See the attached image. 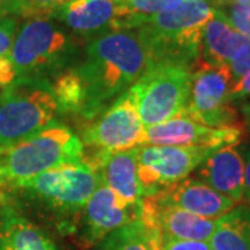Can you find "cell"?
Segmentation results:
<instances>
[{
	"mask_svg": "<svg viewBox=\"0 0 250 250\" xmlns=\"http://www.w3.org/2000/svg\"><path fill=\"white\" fill-rule=\"evenodd\" d=\"M138 29H118L93 38L77 67L85 86L82 117L95 120L129 89L150 65Z\"/></svg>",
	"mask_w": 250,
	"mask_h": 250,
	"instance_id": "cell-1",
	"label": "cell"
},
{
	"mask_svg": "<svg viewBox=\"0 0 250 250\" xmlns=\"http://www.w3.org/2000/svg\"><path fill=\"white\" fill-rule=\"evenodd\" d=\"M214 0H179L177 4L136 28L152 62H174L193 70L200 57V42Z\"/></svg>",
	"mask_w": 250,
	"mask_h": 250,
	"instance_id": "cell-2",
	"label": "cell"
},
{
	"mask_svg": "<svg viewBox=\"0 0 250 250\" xmlns=\"http://www.w3.org/2000/svg\"><path fill=\"white\" fill-rule=\"evenodd\" d=\"M83 159V143L67 125L53 121L42 131L0 146V188H13L67 163Z\"/></svg>",
	"mask_w": 250,
	"mask_h": 250,
	"instance_id": "cell-3",
	"label": "cell"
},
{
	"mask_svg": "<svg viewBox=\"0 0 250 250\" xmlns=\"http://www.w3.org/2000/svg\"><path fill=\"white\" fill-rule=\"evenodd\" d=\"M78 53V41L53 18H27L11 46L17 78H47L68 68Z\"/></svg>",
	"mask_w": 250,
	"mask_h": 250,
	"instance_id": "cell-4",
	"label": "cell"
},
{
	"mask_svg": "<svg viewBox=\"0 0 250 250\" xmlns=\"http://www.w3.org/2000/svg\"><path fill=\"white\" fill-rule=\"evenodd\" d=\"M59 113L50 80L16 78L1 88L0 146H9L35 135Z\"/></svg>",
	"mask_w": 250,
	"mask_h": 250,
	"instance_id": "cell-5",
	"label": "cell"
},
{
	"mask_svg": "<svg viewBox=\"0 0 250 250\" xmlns=\"http://www.w3.org/2000/svg\"><path fill=\"white\" fill-rule=\"evenodd\" d=\"M192 70L174 62H150L129 88L145 128L185 111L190 95Z\"/></svg>",
	"mask_w": 250,
	"mask_h": 250,
	"instance_id": "cell-6",
	"label": "cell"
},
{
	"mask_svg": "<svg viewBox=\"0 0 250 250\" xmlns=\"http://www.w3.org/2000/svg\"><path fill=\"white\" fill-rule=\"evenodd\" d=\"M102 184L90 159L67 163L45 171L13 188L27 193L34 200L60 214L81 213L83 206Z\"/></svg>",
	"mask_w": 250,
	"mask_h": 250,
	"instance_id": "cell-7",
	"label": "cell"
},
{
	"mask_svg": "<svg viewBox=\"0 0 250 250\" xmlns=\"http://www.w3.org/2000/svg\"><path fill=\"white\" fill-rule=\"evenodd\" d=\"M231 88L229 65L197 62L192 70L189 102L182 114L210 128L239 124Z\"/></svg>",
	"mask_w": 250,
	"mask_h": 250,
	"instance_id": "cell-8",
	"label": "cell"
},
{
	"mask_svg": "<svg viewBox=\"0 0 250 250\" xmlns=\"http://www.w3.org/2000/svg\"><path fill=\"white\" fill-rule=\"evenodd\" d=\"M214 150L205 146H138V179L143 196L188 178Z\"/></svg>",
	"mask_w": 250,
	"mask_h": 250,
	"instance_id": "cell-9",
	"label": "cell"
},
{
	"mask_svg": "<svg viewBox=\"0 0 250 250\" xmlns=\"http://www.w3.org/2000/svg\"><path fill=\"white\" fill-rule=\"evenodd\" d=\"M92 121L82 131L83 145L107 152L142 146L145 125L129 89Z\"/></svg>",
	"mask_w": 250,
	"mask_h": 250,
	"instance_id": "cell-10",
	"label": "cell"
},
{
	"mask_svg": "<svg viewBox=\"0 0 250 250\" xmlns=\"http://www.w3.org/2000/svg\"><path fill=\"white\" fill-rule=\"evenodd\" d=\"M246 132L241 124L210 128L179 114L164 123L146 126L142 146H205L220 149L241 143Z\"/></svg>",
	"mask_w": 250,
	"mask_h": 250,
	"instance_id": "cell-11",
	"label": "cell"
},
{
	"mask_svg": "<svg viewBox=\"0 0 250 250\" xmlns=\"http://www.w3.org/2000/svg\"><path fill=\"white\" fill-rule=\"evenodd\" d=\"M141 205H128L103 182L83 206L82 228L86 243L102 242L116 229L132 223L141 217Z\"/></svg>",
	"mask_w": 250,
	"mask_h": 250,
	"instance_id": "cell-12",
	"label": "cell"
},
{
	"mask_svg": "<svg viewBox=\"0 0 250 250\" xmlns=\"http://www.w3.org/2000/svg\"><path fill=\"white\" fill-rule=\"evenodd\" d=\"M50 18L88 41L123 29L124 20L117 0H72L56 10Z\"/></svg>",
	"mask_w": 250,
	"mask_h": 250,
	"instance_id": "cell-13",
	"label": "cell"
},
{
	"mask_svg": "<svg viewBox=\"0 0 250 250\" xmlns=\"http://www.w3.org/2000/svg\"><path fill=\"white\" fill-rule=\"evenodd\" d=\"M152 196L163 205L211 220H218L236 206L229 197L224 196L197 178L182 179Z\"/></svg>",
	"mask_w": 250,
	"mask_h": 250,
	"instance_id": "cell-14",
	"label": "cell"
},
{
	"mask_svg": "<svg viewBox=\"0 0 250 250\" xmlns=\"http://www.w3.org/2000/svg\"><path fill=\"white\" fill-rule=\"evenodd\" d=\"M141 214L149 217L157 225L163 236L184 241L208 242L217 224V220L163 205L154 196L143 197Z\"/></svg>",
	"mask_w": 250,
	"mask_h": 250,
	"instance_id": "cell-15",
	"label": "cell"
},
{
	"mask_svg": "<svg viewBox=\"0 0 250 250\" xmlns=\"http://www.w3.org/2000/svg\"><path fill=\"white\" fill-rule=\"evenodd\" d=\"M197 179L229 197L236 205L243 197L245 161L238 145H228L217 149L206 157L196 168Z\"/></svg>",
	"mask_w": 250,
	"mask_h": 250,
	"instance_id": "cell-16",
	"label": "cell"
},
{
	"mask_svg": "<svg viewBox=\"0 0 250 250\" xmlns=\"http://www.w3.org/2000/svg\"><path fill=\"white\" fill-rule=\"evenodd\" d=\"M102 182L128 205H141L143 192L138 179L136 147L120 152L96 150L90 157Z\"/></svg>",
	"mask_w": 250,
	"mask_h": 250,
	"instance_id": "cell-17",
	"label": "cell"
},
{
	"mask_svg": "<svg viewBox=\"0 0 250 250\" xmlns=\"http://www.w3.org/2000/svg\"><path fill=\"white\" fill-rule=\"evenodd\" d=\"M249 45L250 38L238 32L223 11L214 6L213 14L203 29L199 62L229 65Z\"/></svg>",
	"mask_w": 250,
	"mask_h": 250,
	"instance_id": "cell-18",
	"label": "cell"
},
{
	"mask_svg": "<svg viewBox=\"0 0 250 250\" xmlns=\"http://www.w3.org/2000/svg\"><path fill=\"white\" fill-rule=\"evenodd\" d=\"M0 250H59L38 225L6 205L0 208Z\"/></svg>",
	"mask_w": 250,
	"mask_h": 250,
	"instance_id": "cell-19",
	"label": "cell"
},
{
	"mask_svg": "<svg viewBox=\"0 0 250 250\" xmlns=\"http://www.w3.org/2000/svg\"><path fill=\"white\" fill-rule=\"evenodd\" d=\"M99 243V250H163V235L150 218L141 214Z\"/></svg>",
	"mask_w": 250,
	"mask_h": 250,
	"instance_id": "cell-20",
	"label": "cell"
},
{
	"mask_svg": "<svg viewBox=\"0 0 250 250\" xmlns=\"http://www.w3.org/2000/svg\"><path fill=\"white\" fill-rule=\"evenodd\" d=\"M208 245L211 250H250V207L236 205L220 217Z\"/></svg>",
	"mask_w": 250,
	"mask_h": 250,
	"instance_id": "cell-21",
	"label": "cell"
},
{
	"mask_svg": "<svg viewBox=\"0 0 250 250\" xmlns=\"http://www.w3.org/2000/svg\"><path fill=\"white\" fill-rule=\"evenodd\" d=\"M60 114L82 116L85 106V86L77 67H68L50 80Z\"/></svg>",
	"mask_w": 250,
	"mask_h": 250,
	"instance_id": "cell-22",
	"label": "cell"
},
{
	"mask_svg": "<svg viewBox=\"0 0 250 250\" xmlns=\"http://www.w3.org/2000/svg\"><path fill=\"white\" fill-rule=\"evenodd\" d=\"M123 11V29H136L179 0H117Z\"/></svg>",
	"mask_w": 250,
	"mask_h": 250,
	"instance_id": "cell-23",
	"label": "cell"
},
{
	"mask_svg": "<svg viewBox=\"0 0 250 250\" xmlns=\"http://www.w3.org/2000/svg\"><path fill=\"white\" fill-rule=\"evenodd\" d=\"M18 27L20 22L14 16L0 18V88L7 86L17 78L10 59V52Z\"/></svg>",
	"mask_w": 250,
	"mask_h": 250,
	"instance_id": "cell-24",
	"label": "cell"
},
{
	"mask_svg": "<svg viewBox=\"0 0 250 250\" xmlns=\"http://www.w3.org/2000/svg\"><path fill=\"white\" fill-rule=\"evenodd\" d=\"M215 9L223 11L224 16L229 21L238 32L250 38V3H233L228 0L214 1Z\"/></svg>",
	"mask_w": 250,
	"mask_h": 250,
	"instance_id": "cell-25",
	"label": "cell"
},
{
	"mask_svg": "<svg viewBox=\"0 0 250 250\" xmlns=\"http://www.w3.org/2000/svg\"><path fill=\"white\" fill-rule=\"evenodd\" d=\"M72 0H20L21 17L50 18L56 10Z\"/></svg>",
	"mask_w": 250,
	"mask_h": 250,
	"instance_id": "cell-26",
	"label": "cell"
},
{
	"mask_svg": "<svg viewBox=\"0 0 250 250\" xmlns=\"http://www.w3.org/2000/svg\"><path fill=\"white\" fill-rule=\"evenodd\" d=\"M163 250H211L208 242L184 241L163 236Z\"/></svg>",
	"mask_w": 250,
	"mask_h": 250,
	"instance_id": "cell-27",
	"label": "cell"
},
{
	"mask_svg": "<svg viewBox=\"0 0 250 250\" xmlns=\"http://www.w3.org/2000/svg\"><path fill=\"white\" fill-rule=\"evenodd\" d=\"M229 70H231V75H232V82L250 71V45L243 53L239 54L229 64Z\"/></svg>",
	"mask_w": 250,
	"mask_h": 250,
	"instance_id": "cell-28",
	"label": "cell"
},
{
	"mask_svg": "<svg viewBox=\"0 0 250 250\" xmlns=\"http://www.w3.org/2000/svg\"><path fill=\"white\" fill-rule=\"evenodd\" d=\"M250 98V71L242 75L241 78L232 82L231 88V99L232 102L236 100H245Z\"/></svg>",
	"mask_w": 250,
	"mask_h": 250,
	"instance_id": "cell-29",
	"label": "cell"
},
{
	"mask_svg": "<svg viewBox=\"0 0 250 250\" xmlns=\"http://www.w3.org/2000/svg\"><path fill=\"white\" fill-rule=\"evenodd\" d=\"M242 152H243V161H245V179H243L242 202L250 207V146Z\"/></svg>",
	"mask_w": 250,
	"mask_h": 250,
	"instance_id": "cell-30",
	"label": "cell"
},
{
	"mask_svg": "<svg viewBox=\"0 0 250 250\" xmlns=\"http://www.w3.org/2000/svg\"><path fill=\"white\" fill-rule=\"evenodd\" d=\"M14 16L21 17V3L20 0H0V18Z\"/></svg>",
	"mask_w": 250,
	"mask_h": 250,
	"instance_id": "cell-31",
	"label": "cell"
},
{
	"mask_svg": "<svg viewBox=\"0 0 250 250\" xmlns=\"http://www.w3.org/2000/svg\"><path fill=\"white\" fill-rule=\"evenodd\" d=\"M242 114L245 117L246 123L250 125V98L242 100Z\"/></svg>",
	"mask_w": 250,
	"mask_h": 250,
	"instance_id": "cell-32",
	"label": "cell"
},
{
	"mask_svg": "<svg viewBox=\"0 0 250 250\" xmlns=\"http://www.w3.org/2000/svg\"><path fill=\"white\" fill-rule=\"evenodd\" d=\"M9 203H10L9 195L6 193L4 188H0V208H1V207H4L6 205H9Z\"/></svg>",
	"mask_w": 250,
	"mask_h": 250,
	"instance_id": "cell-33",
	"label": "cell"
},
{
	"mask_svg": "<svg viewBox=\"0 0 250 250\" xmlns=\"http://www.w3.org/2000/svg\"><path fill=\"white\" fill-rule=\"evenodd\" d=\"M228 1H233V3H250V0H228Z\"/></svg>",
	"mask_w": 250,
	"mask_h": 250,
	"instance_id": "cell-34",
	"label": "cell"
},
{
	"mask_svg": "<svg viewBox=\"0 0 250 250\" xmlns=\"http://www.w3.org/2000/svg\"><path fill=\"white\" fill-rule=\"evenodd\" d=\"M0 95H1V88H0Z\"/></svg>",
	"mask_w": 250,
	"mask_h": 250,
	"instance_id": "cell-35",
	"label": "cell"
}]
</instances>
